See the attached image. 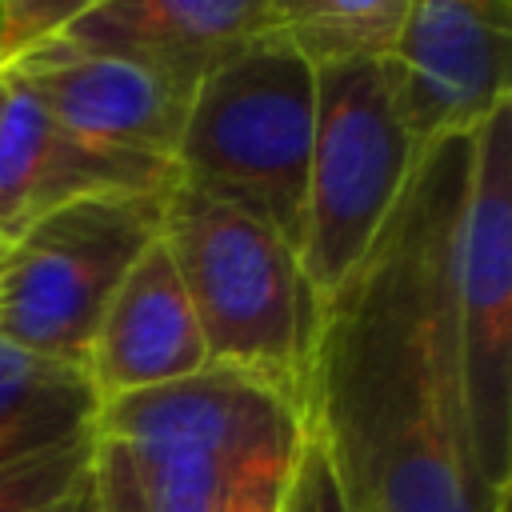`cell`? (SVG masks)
<instances>
[{"label":"cell","mask_w":512,"mask_h":512,"mask_svg":"<svg viewBox=\"0 0 512 512\" xmlns=\"http://www.w3.org/2000/svg\"><path fill=\"white\" fill-rule=\"evenodd\" d=\"M468 136L416 156L364 264L316 304L300 408L348 512H508L468 436L452 336Z\"/></svg>","instance_id":"1"},{"label":"cell","mask_w":512,"mask_h":512,"mask_svg":"<svg viewBox=\"0 0 512 512\" xmlns=\"http://www.w3.org/2000/svg\"><path fill=\"white\" fill-rule=\"evenodd\" d=\"M96 436L124 448L152 512H280L304 448V408L236 368L100 404Z\"/></svg>","instance_id":"2"},{"label":"cell","mask_w":512,"mask_h":512,"mask_svg":"<svg viewBox=\"0 0 512 512\" xmlns=\"http://www.w3.org/2000/svg\"><path fill=\"white\" fill-rule=\"evenodd\" d=\"M312 124L316 64L284 32H268L192 88L172 152L176 184L248 212L296 252Z\"/></svg>","instance_id":"3"},{"label":"cell","mask_w":512,"mask_h":512,"mask_svg":"<svg viewBox=\"0 0 512 512\" xmlns=\"http://www.w3.org/2000/svg\"><path fill=\"white\" fill-rule=\"evenodd\" d=\"M160 240L188 288L208 364L248 372L300 404L316 300L296 252L248 212L188 184L168 188Z\"/></svg>","instance_id":"4"},{"label":"cell","mask_w":512,"mask_h":512,"mask_svg":"<svg viewBox=\"0 0 512 512\" xmlns=\"http://www.w3.org/2000/svg\"><path fill=\"white\" fill-rule=\"evenodd\" d=\"M416 140L400 84L380 56L316 64V124L296 264L312 300H328L364 264L412 168Z\"/></svg>","instance_id":"5"},{"label":"cell","mask_w":512,"mask_h":512,"mask_svg":"<svg viewBox=\"0 0 512 512\" xmlns=\"http://www.w3.org/2000/svg\"><path fill=\"white\" fill-rule=\"evenodd\" d=\"M452 336L484 480L512 492V96L468 136L452 244Z\"/></svg>","instance_id":"6"},{"label":"cell","mask_w":512,"mask_h":512,"mask_svg":"<svg viewBox=\"0 0 512 512\" xmlns=\"http://www.w3.org/2000/svg\"><path fill=\"white\" fill-rule=\"evenodd\" d=\"M164 196L80 200L8 240L0 260V340L84 364L112 292L160 236Z\"/></svg>","instance_id":"7"},{"label":"cell","mask_w":512,"mask_h":512,"mask_svg":"<svg viewBox=\"0 0 512 512\" xmlns=\"http://www.w3.org/2000/svg\"><path fill=\"white\" fill-rule=\"evenodd\" d=\"M388 64L420 152L472 132L512 96V0H408Z\"/></svg>","instance_id":"8"},{"label":"cell","mask_w":512,"mask_h":512,"mask_svg":"<svg viewBox=\"0 0 512 512\" xmlns=\"http://www.w3.org/2000/svg\"><path fill=\"white\" fill-rule=\"evenodd\" d=\"M0 72L76 136L172 164L192 100V88L172 72L64 36L24 52Z\"/></svg>","instance_id":"9"},{"label":"cell","mask_w":512,"mask_h":512,"mask_svg":"<svg viewBox=\"0 0 512 512\" xmlns=\"http://www.w3.org/2000/svg\"><path fill=\"white\" fill-rule=\"evenodd\" d=\"M172 184H176V168L168 160L84 140L72 128L56 124L24 88L8 80V96L0 108V240L4 244L56 208L96 196L168 192Z\"/></svg>","instance_id":"10"},{"label":"cell","mask_w":512,"mask_h":512,"mask_svg":"<svg viewBox=\"0 0 512 512\" xmlns=\"http://www.w3.org/2000/svg\"><path fill=\"white\" fill-rule=\"evenodd\" d=\"M84 368L100 404L208 368L200 320L160 236L112 292Z\"/></svg>","instance_id":"11"},{"label":"cell","mask_w":512,"mask_h":512,"mask_svg":"<svg viewBox=\"0 0 512 512\" xmlns=\"http://www.w3.org/2000/svg\"><path fill=\"white\" fill-rule=\"evenodd\" d=\"M276 32L272 0H104L64 40L140 56L188 88L216 64Z\"/></svg>","instance_id":"12"},{"label":"cell","mask_w":512,"mask_h":512,"mask_svg":"<svg viewBox=\"0 0 512 512\" xmlns=\"http://www.w3.org/2000/svg\"><path fill=\"white\" fill-rule=\"evenodd\" d=\"M100 396L84 364L0 340V468L96 432Z\"/></svg>","instance_id":"13"},{"label":"cell","mask_w":512,"mask_h":512,"mask_svg":"<svg viewBox=\"0 0 512 512\" xmlns=\"http://www.w3.org/2000/svg\"><path fill=\"white\" fill-rule=\"evenodd\" d=\"M408 0H272L276 32H284L312 64L336 56L388 60Z\"/></svg>","instance_id":"14"},{"label":"cell","mask_w":512,"mask_h":512,"mask_svg":"<svg viewBox=\"0 0 512 512\" xmlns=\"http://www.w3.org/2000/svg\"><path fill=\"white\" fill-rule=\"evenodd\" d=\"M96 432L0 468V512H64L92 468Z\"/></svg>","instance_id":"15"},{"label":"cell","mask_w":512,"mask_h":512,"mask_svg":"<svg viewBox=\"0 0 512 512\" xmlns=\"http://www.w3.org/2000/svg\"><path fill=\"white\" fill-rule=\"evenodd\" d=\"M104 0H0V68L64 36Z\"/></svg>","instance_id":"16"},{"label":"cell","mask_w":512,"mask_h":512,"mask_svg":"<svg viewBox=\"0 0 512 512\" xmlns=\"http://www.w3.org/2000/svg\"><path fill=\"white\" fill-rule=\"evenodd\" d=\"M88 492L96 512H152L144 500V488L124 456L120 444L96 436L92 444V468H88Z\"/></svg>","instance_id":"17"},{"label":"cell","mask_w":512,"mask_h":512,"mask_svg":"<svg viewBox=\"0 0 512 512\" xmlns=\"http://www.w3.org/2000/svg\"><path fill=\"white\" fill-rule=\"evenodd\" d=\"M280 512H348L340 484L328 468V456L312 436H304L300 460H296L292 480H288L284 500H280Z\"/></svg>","instance_id":"18"},{"label":"cell","mask_w":512,"mask_h":512,"mask_svg":"<svg viewBox=\"0 0 512 512\" xmlns=\"http://www.w3.org/2000/svg\"><path fill=\"white\" fill-rule=\"evenodd\" d=\"M64 512H96V508H92V492H88V480H84V484H80V492H76V496L64 504Z\"/></svg>","instance_id":"19"},{"label":"cell","mask_w":512,"mask_h":512,"mask_svg":"<svg viewBox=\"0 0 512 512\" xmlns=\"http://www.w3.org/2000/svg\"><path fill=\"white\" fill-rule=\"evenodd\" d=\"M4 96H8V80H4V72H0V108H4Z\"/></svg>","instance_id":"20"},{"label":"cell","mask_w":512,"mask_h":512,"mask_svg":"<svg viewBox=\"0 0 512 512\" xmlns=\"http://www.w3.org/2000/svg\"><path fill=\"white\" fill-rule=\"evenodd\" d=\"M4 248H8V244H4V240H0V260H4Z\"/></svg>","instance_id":"21"}]
</instances>
